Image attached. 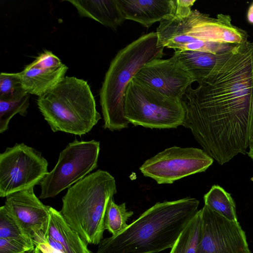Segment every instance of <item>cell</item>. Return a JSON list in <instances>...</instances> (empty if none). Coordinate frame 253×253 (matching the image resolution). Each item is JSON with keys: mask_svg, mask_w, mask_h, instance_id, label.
<instances>
[{"mask_svg": "<svg viewBox=\"0 0 253 253\" xmlns=\"http://www.w3.org/2000/svg\"><path fill=\"white\" fill-rule=\"evenodd\" d=\"M181 99L183 126L219 164L245 155L253 138V42L219 53L215 65Z\"/></svg>", "mask_w": 253, "mask_h": 253, "instance_id": "obj_1", "label": "cell"}, {"mask_svg": "<svg viewBox=\"0 0 253 253\" xmlns=\"http://www.w3.org/2000/svg\"><path fill=\"white\" fill-rule=\"evenodd\" d=\"M199 205L190 197L158 202L121 233L102 239L96 253H158L171 248Z\"/></svg>", "mask_w": 253, "mask_h": 253, "instance_id": "obj_2", "label": "cell"}, {"mask_svg": "<svg viewBox=\"0 0 253 253\" xmlns=\"http://www.w3.org/2000/svg\"><path fill=\"white\" fill-rule=\"evenodd\" d=\"M156 33L158 46L215 54L246 42L249 37L246 31L232 24L230 15L211 17L197 10L162 21Z\"/></svg>", "mask_w": 253, "mask_h": 253, "instance_id": "obj_3", "label": "cell"}, {"mask_svg": "<svg viewBox=\"0 0 253 253\" xmlns=\"http://www.w3.org/2000/svg\"><path fill=\"white\" fill-rule=\"evenodd\" d=\"M157 44L156 32L143 35L121 49L111 61L99 93L104 128L114 131L128 127L124 111L126 88L142 66L163 56L164 47Z\"/></svg>", "mask_w": 253, "mask_h": 253, "instance_id": "obj_4", "label": "cell"}, {"mask_svg": "<svg viewBox=\"0 0 253 253\" xmlns=\"http://www.w3.org/2000/svg\"><path fill=\"white\" fill-rule=\"evenodd\" d=\"M116 193L114 177L98 169L68 189L59 211L86 243L98 245L106 230L105 217L109 202Z\"/></svg>", "mask_w": 253, "mask_h": 253, "instance_id": "obj_5", "label": "cell"}, {"mask_svg": "<svg viewBox=\"0 0 253 253\" xmlns=\"http://www.w3.org/2000/svg\"><path fill=\"white\" fill-rule=\"evenodd\" d=\"M37 105L53 132L82 136L101 119L87 83L65 78L53 88L39 96Z\"/></svg>", "mask_w": 253, "mask_h": 253, "instance_id": "obj_6", "label": "cell"}, {"mask_svg": "<svg viewBox=\"0 0 253 253\" xmlns=\"http://www.w3.org/2000/svg\"><path fill=\"white\" fill-rule=\"evenodd\" d=\"M126 119L134 126L174 128L182 126L185 111L181 100L167 97L132 79L124 96Z\"/></svg>", "mask_w": 253, "mask_h": 253, "instance_id": "obj_7", "label": "cell"}, {"mask_svg": "<svg viewBox=\"0 0 253 253\" xmlns=\"http://www.w3.org/2000/svg\"><path fill=\"white\" fill-rule=\"evenodd\" d=\"M100 142L95 140L69 143L59 154L57 164L40 183L39 199L54 197L96 169Z\"/></svg>", "mask_w": 253, "mask_h": 253, "instance_id": "obj_8", "label": "cell"}, {"mask_svg": "<svg viewBox=\"0 0 253 253\" xmlns=\"http://www.w3.org/2000/svg\"><path fill=\"white\" fill-rule=\"evenodd\" d=\"M41 152L24 143H16L0 154V197L34 188L47 171Z\"/></svg>", "mask_w": 253, "mask_h": 253, "instance_id": "obj_9", "label": "cell"}, {"mask_svg": "<svg viewBox=\"0 0 253 253\" xmlns=\"http://www.w3.org/2000/svg\"><path fill=\"white\" fill-rule=\"evenodd\" d=\"M213 159L203 149L173 146L147 160L139 168L144 176L158 184H172L183 177L206 170Z\"/></svg>", "mask_w": 253, "mask_h": 253, "instance_id": "obj_10", "label": "cell"}, {"mask_svg": "<svg viewBox=\"0 0 253 253\" xmlns=\"http://www.w3.org/2000/svg\"><path fill=\"white\" fill-rule=\"evenodd\" d=\"M200 210L202 231L196 253H246L250 250L238 221L227 219L206 205Z\"/></svg>", "mask_w": 253, "mask_h": 253, "instance_id": "obj_11", "label": "cell"}, {"mask_svg": "<svg viewBox=\"0 0 253 253\" xmlns=\"http://www.w3.org/2000/svg\"><path fill=\"white\" fill-rule=\"evenodd\" d=\"M132 79L171 98L181 100L195 80L173 55L167 59H156L142 66Z\"/></svg>", "mask_w": 253, "mask_h": 253, "instance_id": "obj_12", "label": "cell"}, {"mask_svg": "<svg viewBox=\"0 0 253 253\" xmlns=\"http://www.w3.org/2000/svg\"><path fill=\"white\" fill-rule=\"evenodd\" d=\"M4 206L28 237L32 240L41 231L47 235L49 206L44 205L35 195L34 188L8 195Z\"/></svg>", "mask_w": 253, "mask_h": 253, "instance_id": "obj_13", "label": "cell"}, {"mask_svg": "<svg viewBox=\"0 0 253 253\" xmlns=\"http://www.w3.org/2000/svg\"><path fill=\"white\" fill-rule=\"evenodd\" d=\"M68 69L51 51L45 50L19 74L26 91L40 96L59 84Z\"/></svg>", "mask_w": 253, "mask_h": 253, "instance_id": "obj_14", "label": "cell"}, {"mask_svg": "<svg viewBox=\"0 0 253 253\" xmlns=\"http://www.w3.org/2000/svg\"><path fill=\"white\" fill-rule=\"evenodd\" d=\"M126 20L149 28L175 15L177 0H117Z\"/></svg>", "mask_w": 253, "mask_h": 253, "instance_id": "obj_15", "label": "cell"}, {"mask_svg": "<svg viewBox=\"0 0 253 253\" xmlns=\"http://www.w3.org/2000/svg\"><path fill=\"white\" fill-rule=\"evenodd\" d=\"M82 17L93 19L102 25L116 30L126 20L117 0H67Z\"/></svg>", "mask_w": 253, "mask_h": 253, "instance_id": "obj_16", "label": "cell"}, {"mask_svg": "<svg viewBox=\"0 0 253 253\" xmlns=\"http://www.w3.org/2000/svg\"><path fill=\"white\" fill-rule=\"evenodd\" d=\"M47 235L59 242L66 253H92L87 243L66 222L59 211L49 206Z\"/></svg>", "mask_w": 253, "mask_h": 253, "instance_id": "obj_17", "label": "cell"}, {"mask_svg": "<svg viewBox=\"0 0 253 253\" xmlns=\"http://www.w3.org/2000/svg\"><path fill=\"white\" fill-rule=\"evenodd\" d=\"M219 53L192 50H176L173 55L198 82L205 77L216 64Z\"/></svg>", "mask_w": 253, "mask_h": 253, "instance_id": "obj_18", "label": "cell"}, {"mask_svg": "<svg viewBox=\"0 0 253 253\" xmlns=\"http://www.w3.org/2000/svg\"><path fill=\"white\" fill-rule=\"evenodd\" d=\"M205 205L228 220L238 221L235 203L231 194L219 185H213L204 195Z\"/></svg>", "mask_w": 253, "mask_h": 253, "instance_id": "obj_19", "label": "cell"}, {"mask_svg": "<svg viewBox=\"0 0 253 253\" xmlns=\"http://www.w3.org/2000/svg\"><path fill=\"white\" fill-rule=\"evenodd\" d=\"M201 210L181 232L169 253H196L202 231Z\"/></svg>", "mask_w": 253, "mask_h": 253, "instance_id": "obj_20", "label": "cell"}, {"mask_svg": "<svg viewBox=\"0 0 253 253\" xmlns=\"http://www.w3.org/2000/svg\"><path fill=\"white\" fill-rule=\"evenodd\" d=\"M133 214L132 211H128L126 203L116 204L113 197L108 203L105 217V229L112 236L117 235L123 231L127 226V220Z\"/></svg>", "mask_w": 253, "mask_h": 253, "instance_id": "obj_21", "label": "cell"}, {"mask_svg": "<svg viewBox=\"0 0 253 253\" xmlns=\"http://www.w3.org/2000/svg\"><path fill=\"white\" fill-rule=\"evenodd\" d=\"M0 238L13 239L35 247L33 240L24 233L4 205L0 208Z\"/></svg>", "mask_w": 253, "mask_h": 253, "instance_id": "obj_22", "label": "cell"}, {"mask_svg": "<svg viewBox=\"0 0 253 253\" xmlns=\"http://www.w3.org/2000/svg\"><path fill=\"white\" fill-rule=\"evenodd\" d=\"M27 93L23 86L19 73H0V100L8 101L17 100Z\"/></svg>", "mask_w": 253, "mask_h": 253, "instance_id": "obj_23", "label": "cell"}, {"mask_svg": "<svg viewBox=\"0 0 253 253\" xmlns=\"http://www.w3.org/2000/svg\"><path fill=\"white\" fill-rule=\"evenodd\" d=\"M30 94L13 101L0 100V133H2L8 128L11 119L19 114L23 117L27 115L29 106Z\"/></svg>", "mask_w": 253, "mask_h": 253, "instance_id": "obj_24", "label": "cell"}, {"mask_svg": "<svg viewBox=\"0 0 253 253\" xmlns=\"http://www.w3.org/2000/svg\"><path fill=\"white\" fill-rule=\"evenodd\" d=\"M34 248L13 239L0 238V253L30 252Z\"/></svg>", "mask_w": 253, "mask_h": 253, "instance_id": "obj_25", "label": "cell"}, {"mask_svg": "<svg viewBox=\"0 0 253 253\" xmlns=\"http://www.w3.org/2000/svg\"><path fill=\"white\" fill-rule=\"evenodd\" d=\"M35 247H38L42 253H62L52 248L46 242V237L43 232L41 231L36 234L32 239Z\"/></svg>", "mask_w": 253, "mask_h": 253, "instance_id": "obj_26", "label": "cell"}, {"mask_svg": "<svg viewBox=\"0 0 253 253\" xmlns=\"http://www.w3.org/2000/svg\"><path fill=\"white\" fill-rule=\"evenodd\" d=\"M45 237L46 242L52 248L62 253H66L64 248L59 242L53 239L49 235H46Z\"/></svg>", "mask_w": 253, "mask_h": 253, "instance_id": "obj_27", "label": "cell"}, {"mask_svg": "<svg viewBox=\"0 0 253 253\" xmlns=\"http://www.w3.org/2000/svg\"><path fill=\"white\" fill-rule=\"evenodd\" d=\"M248 21L253 24V3L250 5L247 13Z\"/></svg>", "mask_w": 253, "mask_h": 253, "instance_id": "obj_28", "label": "cell"}, {"mask_svg": "<svg viewBox=\"0 0 253 253\" xmlns=\"http://www.w3.org/2000/svg\"><path fill=\"white\" fill-rule=\"evenodd\" d=\"M249 150L247 152L248 156L253 160V138L251 140L249 146Z\"/></svg>", "mask_w": 253, "mask_h": 253, "instance_id": "obj_29", "label": "cell"}, {"mask_svg": "<svg viewBox=\"0 0 253 253\" xmlns=\"http://www.w3.org/2000/svg\"><path fill=\"white\" fill-rule=\"evenodd\" d=\"M30 253H42V252L38 247H35L34 249L31 251Z\"/></svg>", "mask_w": 253, "mask_h": 253, "instance_id": "obj_30", "label": "cell"}, {"mask_svg": "<svg viewBox=\"0 0 253 253\" xmlns=\"http://www.w3.org/2000/svg\"><path fill=\"white\" fill-rule=\"evenodd\" d=\"M246 253H251V251L249 250V251H248Z\"/></svg>", "mask_w": 253, "mask_h": 253, "instance_id": "obj_31", "label": "cell"}, {"mask_svg": "<svg viewBox=\"0 0 253 253\" xmlns=\"http://www.w3.org/2000/svg\"><path fill=\"white\" fill-rule=\"evenodd\" d=\"M251 180L253 181V177L252 178H251Z\"/></svg>", "mask_w": 253, "mask_h": 253, "instance_id": "obj_32", "label": "cell"}, {"mask_svg": "<svg viewBox=\"0 0 253 253\" xmlns=\"http://www.w3.org/2000/svg\"></svg>", "mask_w": 253, "mask_h": 253, "instance_id": "obj_33", "label": "cell"}, {"mask_svg": "<svg viewBox=\"0 0 253 253\" xmlns=\"http://www.w3.org/2000/svg\"><path fill=\"white\" fill-rule=\"evenodd\" d=\"M42 252V251H41Z\"/></svg>", "mask_w": 253, "mask_h": 253, "instance_id": "obj_34", "label": "cell"}]
</instances>
